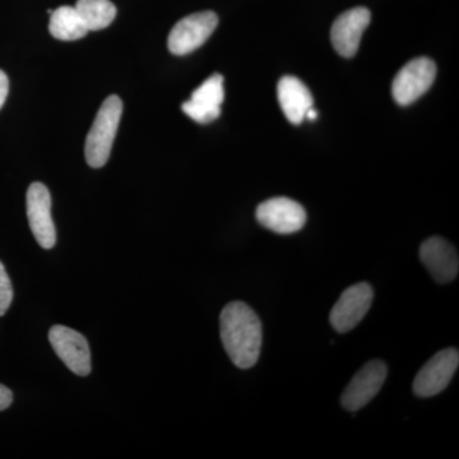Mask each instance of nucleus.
<instances>
[{
	"instance_id": "9",
	"label": "nucleus",
	"mask_w": 459,
	"mask_h": 459,
	"mask_svg": "<svg viewBox=\"0 0 459 459\" xmlns=\"http://www.w3.org/2000/svg\"><path fill=\"white\" fill-rule=\"evenodd\" d=\"M388 374V368L382 360H373L362 367L344 389L341 403L347 411L356 412L368 403L382 389Z\"/></svg>"
},
{
	"instance_id": "18",
	"label": "nucleus",
	"mask_w": 459,
	"mask_h": 459,
	"mask_svg": "<svg viewBox=\"0 0 459 459\" xmlns=\"http://www.w3.org/2000/svg\"><path fill=\"white\" fill-rule=\"evenodd\" d=\"M13 402V394L7 386L0 385V411L8 409Z\"/></svg>"
},
{
	"instance_id": "3",
	"label": "nucleus",
	"mask_w": 459,
	"mask_h": 459,
	"mask_svg": "<svg viewBox=\"0 0 459 459\" xmlns=\"http://www.w3.org/2000/svg\"><path fill=\"white\" fill-rule=\"evenodd\" d=\"M219 25L212 11L198 12L183 18L172 27L168 39L169 50L175 56H186L201 48Z\"/></svg>"
},
{
	"instance_id": "16",
	"label": "nucleus",
	"mask_w": 459,
	"mask_h": 459,
	"mask_svg": "<svg viewBox=\"0 0 459 459\" xmlns=\"http://www.w3.org/2000/svg\"><path fill=\"white\" fill-rule=\"evenodd\" d=\"M74 8L89 31L107 29L117 17V8L110 0H78Z\"/></svg>"
},
{
	"instance_id": "10",
	"label": "nucleus",
	"mask_w": 459,
	"mask_h": 459,
	"mask_svg": "<svg viewBox=\"0 0 459 459\" xmlns=\"http://www.w3.org/2000/svg\"><path fill=\"white\" fill-rule=\"evenodd\" d=\"M49 341L54 351L69 370L81 377L91 373V351L86 338L65 325H54L49 332Z\"/></svg>"
},
{
	"instance_id": "12",
	"label": "nucleus",
	"mask_w": 459,
	"mask_h": 459,
	"mask_svg": "<svg viewBox=\"0 0 459 459\" xmlns=\"http://www.w3.org/2000/svg\"><path fill=\"white\" fill-rule=\"evenodd\" d=\"M223 100V77L221 74H214L192 93V98L184 102L181 108L195 122L208 124L216 120L221 114Z\"/></svg>"
},
{
	"instance_id": "4",
	"label": "nucleus",
	"mask_w": 459,
	"mask_h": 459,
	"mask_svg": "<svg viewBox=\"0 0 459 459\" xmlns=\"http://www.w3.org/2000/svg\"><path fill=\"white\" fill-rule=\"evenodd\" d=\"M437 65L429 57H416L398 72L392 84L395 102L402 107L412 104L433 86Z\"/></svg>"
},
{
	"instance_id": "11",
	"label": "nucleus",
	"mask_w": 459,
	"mask_h": 459,
	"mask_svg": "<svg viewBox=\"0 0 459 459\" xmlns=\"http://www.w3.org/2000/svg\"><path fill=\"white\" fill-rule=\"evenodd\" d=\"M370 11L358 7L344 12L334 21L331 30V40L341 56L352 57L360 48L362 33L369 26Z\"/></svg>"
},
{
	"instance_id": "13",
	"label": "nucleus",
	"mask_w": 459,
	"mask_h": 459,
	"mask_svg": "<svg viewBox=\"0 0 459 459\" xmlns=\"http://www.w3.org/2000/svg\"><path fill=\"white\" fill-rule=\"evenodd\" d=\"M420 259L437 282H452L458 276V253L446 238L434 237L425 240L420 247Z\"/></svg>"
},
{
	"instance_id": "14",
	"label": "nucleus",
	"mask_w": 459,
	"mask_h": 459,
	"mask_svg": "<svg viewBox=\"0 0 459 459\" xmlns=\"http://www.w3.org/2000/svg\"><path fill=\"white\" fill-rule=\"evenodd\" d=\"M280 107L290 123H303L307 110L313 108V96L309 89L299 78L286 75L281 78L277 87Z\"/></svg>"
},
{
	"instance_id": "17",
	"label": "nucleus",
	"mask_w": 459,
	"mask_h": 459,
	"mask_svg": "<svg viewBox=\"0 0 459 459\" xmlns=\"http://www.w3.org/2000/svg\"><path fill=\"white\" fill-rule=\"evenodd\" d=\"M13 300V289L4 265L0 262V316H4Z\"/></svg>"
},
{
	"instance_id": "8",
	"label": "nucleus",
	"mask_w": 459,
	"mask_h": 459,
	"mask_svg": "<svg viewBox=\"0 0 459 459\" xmlns=\"http://www.w3.org/2000/svg\"><path fill=\"white\" fill-rule=\"evenodd\" d=\"M27 219L33 237L44 249L56 247V231L51 217L49 189L41 183H33L27 190Z\"/></svg>"
},
{
	"instance_id": "5",
	"label": "nucleus",
	"mask_w": 459,
	"mask_h": 459,
	"mask_svg": "<svg viewBox=\"0 0 459 459\" xmlns=\"http://www.w3.org/2000/svg\"><path fill=\"white\" fill-rule=\"evenodd\" d=\"M458 365L457 349H446L435 353L433 358L420 369L413 380V392L422 398L442 394L455 377Z\"/></svg>"
},
{
	"instance_id": "20",
	"label": "nucleus",
	"mask_w": 459,
	"mask_h": 459,
	"mask_svg": "<svg viewBox=\"0 0 459 459\" xmlns=\"http://www.w3.org/2000/svg\"><path fill=\"white\" fill-rule=\"evenodd\" d=\"M305 117H307L309 120H316V117H318V113H316V110H314V108H309L307 110V115H305Z\"/></svg>"
},
{
	"instance_id": "7",
	"label": "nucleus",
	"mask_w": 459,
	"mask_h": 459,
	"mask_svg": "<svg viewBox=\"0 0 459 459\" xmlns=\"http://www.w3.org/2000/svg\"><path fill=\"white\" fill-rule=\"evenodd\" d=\"M255 217L263 228L282 235L300 231L307 223L303 205L285 197L263 202L256 208Z\"/></svg>"
},
{
	"instance_id": "2",
	"label": "nucleus",
	"mask_w": 459,
	"mask_h": 459,
	"mask_svg": "<svg viewBox=\"0 0 459 459\" xmlns=\"http://www.w3.org/2000/svg\"><path fill=\"white\" fill-rule=\"evenodd\" d=\"M122 114L123 102L117 95L108 96L102 102L84 144V155L91 168L99 169L107 164Z\"/></svg>"
},
{
	"instance_id": "1",
	"label": "nucleus",
	"mask_w": 459,
	"mask_h": 459,
	"mask_svg": "<svg viewBox=\"0 0 459 459\" xmlns=\"http://www.w3.org/2000/svg\"><path fill=\"white\" fill-rule=\"evenodd\" d=\"M220 332L223 347L235 367H255L262 349V322L255 310L243 301L226 305L220 316Z\"/></svg>"
},
{
	"instance_id": "6",
	"label": "nucleus",
	"mask_w": 459,
	"mask_h": 459,
	"mask_svg": "<svg viewBox=\"0 0 459 459\" xmlns=\"http://www.w3.org/2000/svg\"><path fill=\"white\" fill-rule=\"evenodd\" d=\"M373 299V287L367 282L356 283L344 290L329 316L332 327L340 333L352 331L369 312Z\"/></svg>"
},
{
	"instance_id": "15",
	"label": "nucleus",
	"mask_w": 459,
	"mask_h": 459,
	"mask_svg": "<svg viewBox=\"0 0 459 459\" xmlns=\"http://www.w3.org/2000/svg\"><path fill=\"white\" fill-rule=\"evenodd\" d=\"M49 31L53 38L62 41L80 40L89 33L77 9L69 5L51 12Z\"/></svg>"
},
{
	"instance_id": "19",
	"label": "nucleus",
	"mask_w": 459,
	"mask_h": 459,
	"mask_svg": "<svg viewBox=\"0 0 459 459\" xmlns=\"http://www.w3.org/2000/svg\"><path fill=\"white\" fill-rule=\"evenodd\" d=\"M9 92V81L7 74L4 72L0 71V108L4 105L5 100H7Z\"/></svg>"
}]
</instances>
